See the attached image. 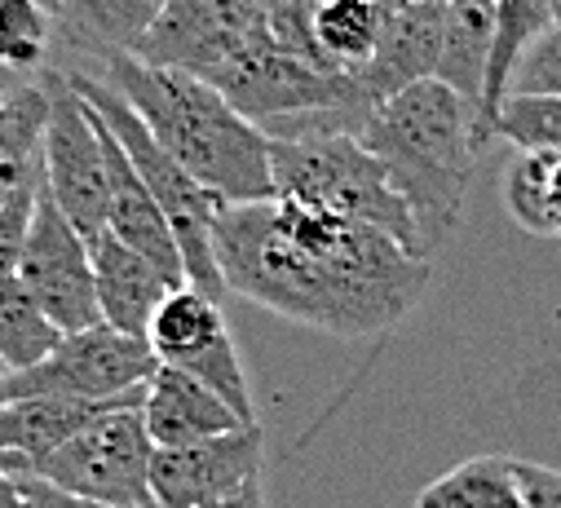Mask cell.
<instances>
[{"label": "cell", "mask_w": 561, "mask_h": 508, "mask_svg": "<svg viewBox=\"0 0 561 508\" xmlns=\"http://www.w3.org/2000/svg\"><path fill=\"white\" fill-rule=\"evenodd\" d=\"M217 257L230 292L341 340L393 332L430 288V257L288 199L226 204Z\"/></svg>", "instance_id": "6da1fadb"}, {"label": "cell", "mask_w": 561, "mask_h": 508, "mask_svg": "<svg viewBox=\"0 0 561 508\" xmlns=\"http://www.w3.org/2000/svg\"><path fill=\"white\" fill-rule=\"evenodd\" d=\"M102 80L133 102L160 147L221 204L274 199V138L221 89L191 71L151 67L133 54L111 58Z\"/></svg>", "instance_id": "7a4b0ae2"}, {"label": "cell", "mask_w": 561, "mask_h": 508, "mask_svg": "<svg viewBox=\"0 0 561 508\" xmlns=\"http://www.w3.org/2000/svg\"><path fill=\"white\" fill-rule=\"evenodd\" d=\"M363 142L380 155L393 186L407 195L425 252L434 257L460 226L473 164L486 151L478 111L451 84L425 80L389 97L367 119Z\"/></svg>", "instance_id": "3957f363"}, {"label": "cell", "mask_w": 561, "mask_h": 508, "mask_svg": "<svg viewBox=\"0 0 561 508\" xmlns=\"http://www.w3.org/2000/svg\"><path fill=\"white\" fill-rule=\"evenodd\" d=\"M274 199L371 226L411 247L415 257H430L407 195L358 134L274 138Z\"/></svg>", "instance_id": "277c9868"}, {"label": "cell", "mask_w": 561, "mask_h": 508, "mask_svg": "<svg viewBox=\"0 0 561 508\" xmlns=\"http://www.w3.org/2000/svg\"><path fill=\"white\" fill-rule=\"evenodd\" d=\"M80 97L106 119V129L119 138V147L128 151L133 169L142 173V182L151 186V195L160 199L173 234H178V247H182V262H186V284L226 301V275H221V257H217V212L226 208L208 186H199L164 147L160 138L151 134V124L133 111V102L106 84L102 76H89V71H62Z\"/></svg>", "instance_id": "5b68a950"}, {"label": "cell", "mask_w": 561, "mask_h": 508, "mask_svg": "<svg viewBox=\"0 0 561 508\" xmlns=\"http://www.w3.org/2000/svg\"><path fill=\"white\" fill-rule=\"evenodd\" d=\"M151 464H156V438L147 429L142 399H137L106 412L102 420L80 429L67 447H58L19 477H41L58 490L111 508H156Z\"/></svg>", "instance_id": "8992f818"}, {"label": "cell", "mask_w": 561, "mask_h": 508, "mask_svg": "<svg viewBox=\"0 0 561 508\" xmlns=\"http://www.w3.org/2000/svg\"><path fill=\"white\" fill-rule=\"evenodd\" d=\"M160 371V354L151 340L128 336L111 323L89 332H71L45 362L5 376L10 399H80V403H119L147 390Z\"/></svg>", "instance_id": "52a82bcc"}, {"label": "cell", "mask_w": 561, "mask_h": 508, "mask_svg": "<svg viewBox=\"0 0 561 508\" xmlns=\"http://www.w3.org/2000/svg\"><path fill=\"white\" fill-rule=\"evenodd\" d=\"M45 80L54 93V115L45 134V186L54 204L76 221V230L93 243L98 234H106L111 217V169L102 129L93 106L58 67H45Z\"/></svg>", "instance_id": "ba28073f"}, {"label": "cell", "mask_w": 561, "mask_h": 508, "mask_svg": "<svg viewBox=\"0 0 561 508\" xmlns=\"http://www.w3.org/2000/svg\"><path fill=\"white\" fill-rule=\"evenodd\" d=\"M14 275L67 336L102 323L93 243L76 230V221L54 204L49 190L41 195V208H36V221H32V234L23 243Z\"/></svg>", "instance_id": "9c48e42d"}, {"label": "cell", "mask_w": 561, "mask_h": 508, "mask_svg": "<svg viewBox=\"0 0 561 508\" xmlns=\"http://www.w3.org/2000/svg\"><path fill=\"white\" fill-rule=\"evenodd\" d=\"M265 434L261 425H243L221 438H204L191 447H156L151 495L156 508H208L243 486L261 482Z\"/></svg>", "instance_id": "30bf717a"}, {"label": "cell", "mask_w": 561, "mask_h": 508, "mask_svg": "<svg viewBox=\"0 0 561 508\" xmlns=\"http://www.w3.org/2000/svg\"><path fill=\"white\" fill-rule=\"evenodd\" d=\"M265 27V0H169L133 58L204 76Z\"/></svg>", "instance_id": "8fae6325"}, {"label": "cell", "mask_w": 561, "mask_h": 508, "mask_svg": "<svg viewBox=\"0 0 561 508\" xmlns=\"http://www.w3.org/2000/svg\"><path fill=\"white\" fill-rule=\"evenodd\" d=\"M169 0H62L58 10V41L54 49L71 58L58 71H76L80 58H89V76H102V67L119 54H137L147 32L160 23Z\"/></svg>", "instance_id": "7c38bea8"}, {"label": "cell", "mask_w": 561, "mask_h": 508, "mask_svg": "<svg viewBox=\"0 0 561 508\" xmlns=\"http://www.w3.org/2000/svg\"><path fill=\"white\" fill-rule=\"evenodd\" d=\"M443 41H447V5H425V0H407L393 10L380 49L371 54L367 67H358V80L376 106L398 97L411 84L438 80L443 62Z\"/></svg>", "instance_id": "4fadbf2b"}, {"label": "cell", "mask_w": 561, "mask_h": 508, "mask_svg": "<svg viewBox=\"0 0 561 508\" xmlns=\"http://www.w3.org/2000/svg\"><path fill=\"white\" fill-rule=\"evenodd\" d=\"M93 275H98L102 323H111L128 336H142V340L151 336V323L164 310V301L178 288H186L173 275H164L151 257H142L137 247L115 239L111 230L93 239Z\"/></svg>", "instance_id": "5bb4252c"}, {"label": "cell", "mask_w": 561, "mask_h": 508, "mask_svg": "<svg viewBox=\"0 0 561 508\" xmlns=\"http://www.w3.org/2000/svg\"><path fill=\"white\" fill-rule=\"evenodd\" d=\"M142 416H147L156 447H191V442L243 429L239 412L217 390H208L199 376L169 367V362H160V371L147 380Z\"/></svg>", "instance_id": "9a60e30c"}, {"label": "cell", "mask_w": 561, "mask_h": 508, "mask_svg": "<svg viewBox=\"0 0 561 508\" xmlns=\"http://www.w3.org/2000/svg\"><path fill=\"white\" fill-rule=\"evenodd\" d=\"M147 394V390H142ZM142 394L119 399V403H80V399H10L0 412V442H5V473L19 477L36 469L45 455L67 447L80 429L102 420L106 412L137 403Z\"/></svg>", "instance_id": "2e32d148"}, {"label": "cell", "mask_w": 561, "mask_h": 508, "mask_svg": "<svg viewBox=\"0 0 561 508\" xmlns=\"http://www.w3.org/2000/svg\"><path fill=\"white\" fill-rule=\"evenodd\" d=\"M491 62H495V0H451L438 80L451 84L478 111V119L486 106Z\"/></svg>", "instance_id": "e0dca14e"}, {"label": "cell", "mask_w": 561, "mask_h": 508, "mask_svg": "<svg viewBox=\"0 0 561 508\" xmlns=\"http://www.w3.org/2000/svg\"><path fill=\"white\" fill-rule=\"evenodd\" d=\"M389 0H314V49L332 71H358L385 41L393 19Z\"/></svg>", "instance_id": "ac0fdd59"}, {"label": "cell", "mask_w": 561, "mask_h": 508, "mask_svg": "<svg viewBox=\"0 0 561 508\" xmlns=\"http://www.w3.org/2000/svg\"><path fill=\"white\" fill-rule=\"evenodd\" d=\"M415 508H530L522 464L508 455H473L415 495Z\"/></svg>", "instance_id": "d6986e66"}, {"label": "cell", "mask_w": 561, "mask_h": 508, "mask_svg": "<svg viewBox=\"0 0 561 508\" xmlns=\"http://www.w3.org/2000/svg\"><path fill=\"white\" fill-rule=\"evenodd\" d=\"M557 19H561V0H495V62H491V84H486V106H482L486 147L495 142V115L508 97L517 62Z\"/></svg>", "instance_id": "ffe728a7"}, {"label": "cell", "mask_w": 561, "mask_h": 508, "mask_svg": "<svg viewBox=\"0 0 561 508\" xmlns=\"http://www.w3.org/2000/svg\"><path fill=\"white\" fill-rule=\"evenodd\" d=\"M504 208L526 234L561 239V155L517 151L504 177Z\"/></svg>", "instance_id": "44dd1931"}, {"label": "cell", "mask_w": 561, "mask_h": 508, "mask_svg": "<svg viewBox=\"0 0 561 508\" xmlns=\"http://www.w3.org/2000/svg\"><path fill=\"white\" fill-rule=\"evenodd\" d=\"M49 115H54V93L45 71L5 93V102H0V173H23L45 164Z\"/></svg>", "instance_id": "7402d4cb"}, {"label": "cell", "mask_w": 561, "mask_h": 508, "mask_svg": "<svg viewBox=\"0 0 561 508\" xmlns=\"http://www.w3.org/2000/svg\"><path fill=\"white\" fill-rule=\"evenodd\" d=\"M62 340L67 332L45 314V305L23 288V279L5 275V284H0V358H5V371H27L45 362Z\"/></svg>", "instance_id": "603a6c76"}, {"label": "cell", "mask_w": 561, "mask_h": 508, "mask_svg": "<svg viewBox=\"0 0 561 508\" xmlns=\"http://www.w3.org/2000/svg\"><path fill=\"white\" fill-rule=\"evenodd\" d=\"M226 332H230V327H226L221 301L186 284V288H178V292L164 301V310L156 314L147 340L156 345L160 362L178 367L182 358H191L195 349H204L208 340H217V336H226Z\"/></svg>", "instance_id": "cb8c5ba5"}, {"label": "cell", "mask_w": 561, "mask_h": 508, "mask_svg": "<svg viewBox=\"0 0 561 508\" xmlns=\"http://www.w3.org/2000/svg\"><path fill=\"white\" fill-rule=\"evenodd\" d=\"M58 41V19L41 0H0V54L10 71L41 76L49 62V49Z\"/></svg>", "instance_id": "d4e9b609"}, {"label": "cell", "mask_w": 561, "mask_h": 508, "mask_svg": "<svg viewBox=\"0 0 561 508\" xmlns=\"http://www.w3.org/2000/svg\"><path fill=\"white\" fill-rule=\"evenodd\" d=\"M495 138L513 142L517 151L561 155V93H543V97L513 93L495 115Z\"/></svg>", "instance_id": "484cf974"}, {"label": "cell", "mask_w": 561, "mask_h": 508, "mask_svg": "<svg viewBox=\"0 0 561 508\" xmlns=\"http://www.w3.org/2000/svg\"><path fill=\"white\" fill-rule=\"evenodd\" d=\"M513 93H526V97H543V93H561V19L526 49V58L517 62L513 71V84H508V97ZM504 97V102H508Z\"/></svg>", "instance_id": "4316f807"}, {"label": "cell", "mask_w": 561, "mask_h": 508, "mask_svg": "<svg viewBox=\"0 0 561 508\" xmlns=\"http://www.w3.org/2000/svg\"><path fill=\"white\" fill-rule=\"evenodd\" d=\"M14 482H19V495H23L27 508H111V504H93V499H80L71 490H58V486H49L41 477H14Z\"/></svg>", "instance_id": "83f0119b"}, {"label": "cell", "mask_w": 561, "mask_h": 508, "mask_svg": "<svg viewBox=\"0 0 561 508\" xmlns=\"http://www.w3.org/2000/svg\"><path fill=\"white\" fill-rule=\"evenodd\" d=\"M517 464H522V482H526L530 508H561V469L530 464V460H517Z\"/></svg>", "instance_id": "f1b7e54d"}, {"label": "cell", "mask_w": 561, "mask_h": 508, "mask_svg": "<svg viewBox=\"0 0 561 508\" xmlns=\"http://www.w3.org/2000/svg\"><path fill=\"white\" fill-rule=\"evenodd\" d=\"M208 508H265V486L252 482V486H243L239 495H230V499H221V504H208Z\"/></svg>", "instance_id": "f546056e"}, {"label": "cell", "mask_w": 561, "mask_h": 508, "mask_svg": "<svg viewBox=\"0 0 561 508\" xmlns=\"http://www.w3.org/2000/svg\"><path fill=\"white\" fill-rule=\"evenodd\" d=\"M0 508H27L23 495H19V482H14V477H0Z\"/></svg>", "instance_id": "4dcf8cb0"}, {"label": "cell", "mask_w": 561, "mask_h": 508, "mask_svg": "<svg viewBox=\"0 0 561 508\" xmlns=\"http://www.w3.org/2000/svg\"><path fill=\"white\" fill-rule=\"evenodd\" d=\"M41 5H45V10H49V14L58 19V10H62V0H41Z\"/></svg>", "instance_id": "1f68e13d"}, {"label": "cell", "mask_w": 561, "mask_h": 508, "mask_svg": "<svg viewBox=\"0 0 561 508\" xmlns=\"http://www.w3.org/2000/svg\"><path fill=\"white\" fill-rule=\"evenodd\" d=\"M425 5H451V0H425Z\"/></svg>", "instance_id": "d6a6232c"}]
</instances>
